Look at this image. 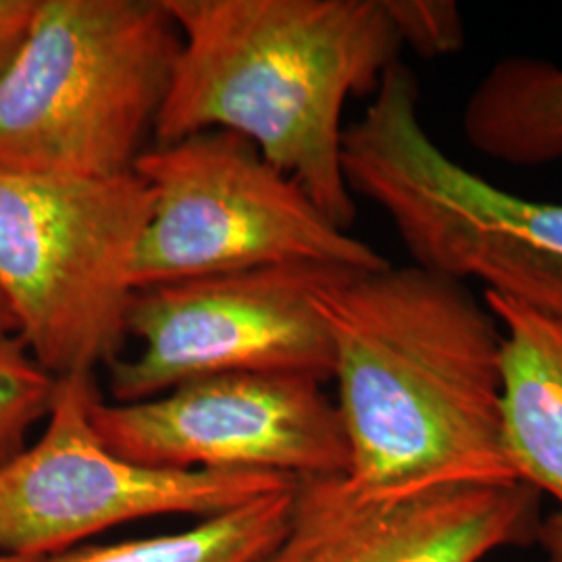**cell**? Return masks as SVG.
Wrapping results in <instances>:
<instances>
[{
	"label": "cell",
	"mask_w": 562,
	"mask_h": 562,
	"mask_svg": "<svg viewBox=\"0 0 562 562\" xmlns=\"http://www.w3.org/2000/svg\"><path fill=\"white\" fill-rule=\"evenodd\" d=\"M538 496L525 482L367 494L346 475L306 477L262 562H482L536 542Z\"/></svg>",
	"instance_id": "obj_10"
},
{
	"label": "cell",
	"mask_w": 562,
	"mask_h": 562,
	"mask_svg": "<svg viewBox=\"0 0 562 562\" xmlns=\"http://www.w3.org/2000/svg\"><path fill=\"white\" fill-rule=\"evenodd\" d=\"M150 206L136 171L109 180L0 171V296L53 378L97 375L123 357Z\"/></svg>",
	"instance_id": "obj_5"
},
{
	"label": "cell",
	"mask_w": 562,
	"mask_h": 562,
	"mask_svg": "<svg viewBox=\"0 0 562 562\" xmlns=\"http://www.w3.org/2000/svg\"><path fill=\"white\" fill-rule=\"evenodd\" d=\"M483 302L503 329L504 442L519 482L562 508V315L494 292Z\"/></svg>",
	"instance_id": "obj_11"
},
{
	"label": "cell",
	"mask_w": 562,
	"mask_h": 562,
	"mask_svg": "<svg viewBox=\"0 0 562 562\" xmlns=\"http://www.w3.org/2000/svg\"><path fill=\"white\" fill-rule=\"evenodd\" d=\"M398 27L402 44L413 46L425 59H438L461 50L464 21L452 0H385Z\"/></svg>",
	"instance_id": "obj_15"
},
{
	"label": "cell",
	"mask_w": 562,
	"mask_h": 562,
	"mask_svg": "<svg viewBox=\"0 0 562 562\" xmlns=\"http://www.w3.org/2000/svg\"><path fill=\"white\" fill-rule=\"evenodd\" d=\"M180 44L162 0H41L0 78V171L134 173Z\"/></svg>",
	"instance_id": "obj_3"
},
{
	"label": "cell",
	"mask_w": 562,
	"mask_h": 562,
	"mask_svg": "<svg viewBox=\"0 0 562 562\" xmlns=\"http://www.w3.org/2000/svg\"><path fill=\"white\" fill-rule=\"evenodd\" d=\"M97 375L57 380L41 440L0 469V557L42 561L123 522L213 517L299 482L262 471H173L125 461L90 419Z\"/></svg>",
	"instance_id": "obj_7"
},
{
	"label": "cell",
	"mask_w": 562,
	"mask_h": 562,
	"mask_svg": "<svg viewBox=\"0 0 562 562\" xmlns=\"http://www.w3.org/2000/svg\"><path fill=\"white\" fill-rule=\"evenodd\" d=\"M134 171L153 196L132 269L134 290L278 265L346 271L390 265L234 132L206 130L155 144Z\"/></svg>",
	"instance_id": "obj_6"
},
{
	"label": "cell",
	"mask_w": 562,
	"mask_h": 562,
	"mask_svg": "<svg viewBox=\"0 0 562 562\" xmlns=\"http://www.w3.org/2000/svg\"><path fill=\"white\" fill-rule=\"evenodd\" d=\"M461 127L469 146L492 161H562L561 65L527 55L496 60L464 102Z\"/></svg>",
	"instance_id": "obj_12"
},
{
	"label": "cell",
	"mask_w": 562,
	"mask_h": 562,
	"mask_svg": "<svg viewBox=\"0 0 562 562\" xmlns=\"http://www.w3.org/2000/svg\"><path fill=\"white\" fill-rule=\"evenodd\" d=\"M41 0H0V78L18 57Z\"/></svg>",
	"instance_id": "obj_16"
},
{
	"label": "cell",
	"mask_w": 562,
	"mask_h": 562,
	"mask_svg": "<svg viewBox=\"0 0 562 562\" xmlns=\"http://www.w3.org/2000/svg\"><path fill=\"white\" fill-rule=\"evenodd\" d=\"M296 483L206 517L180 533L104 546L81 543L34 562H262L285 533Z\"/></svg>",
	"instance_id": "obj_13"
},
{
	"label": "cell",
	"mask_w": 562,
	"mask_h": 562,
	"mask_svg": "<svg viewBox=\"0 0 562 562\" xmlns=\"http://www.w3.org/2000/svg\"><path fill=\"white\" fill-rule=\"evenodd\" d=\"M11 334H18V325L9 304L0 296V336H11Z\"/></svg>",
	"instance_id": "obj_18"
},
{
	"label": "cell",
	"mask_w": 562,
	"mask_h": 562,
	"mask_svg": "<svg viewBox=\"0 0 562 562\" xmlns=\"http://www.w3.org/2000/svg\"><path fill=\"white\" fill-rule=\"evenodd\" d=\"M180 50L157 144L206 130L252 142L341 229L357 201L341 169L344 106L375 94L402 38L385 0H162Z\"/></svg>",
	"instance_id": "obj_2"
},
{
	"label": "cell",
	"mask_w": 562,
	"mask_h": 562,
	"mask_svg": "<svg viewBox=\"0 0 562 562\" xmlns=\"http://www.w3.org/2000/svg\"><path fill=\"white\" fill-rule=\"evenodd\" d=\"M419 99L398 60L344 130L352 196L382 209L415 267L562 315V204L517 196L454 161L425 132Z\"/></svg>",
	"instance_id": "obj_4"
},
{
	"label": "cell",
	"mask_w": 562,
	"mask_h": 562,
	"mask_svg": "<svg viewBox=\"0 0 562 562\" xmlns=\"http://www.w3.org/2000/svg\"><path fill=\"white\" fill-rule=\"evenodd\" d=\"M57 394L53 378L18 334L0 336V469L27 448L36 423L46 422Z\"/></svg>",
	"instance_id": "obj_14"
},
{
	"label": "cell",
	"mask_w": 562,
	"mask_h": 562,
	"mask_svg": "<svg viewBox=\"0 0 562 562\" xmlns=\"http://www.w3.org/2000/svg\"><path fill=\"white\" fill-rule=\"evenodd\" d=\"M536 540L542 543L546 562H562V508L538 525Z\"/></svg>",
	"instance_id": "obj_17"
},
{
	"label": "cell",
	"mask_w": 562,
	"mask_h": 562,
	"mask_svg": "<svg viewBox=\"0 0 562 562\" xmlns=\"http://www.w3.org/2000/svg\"><path fill=\"white\" fill-rule=\"evenodd\" d=\"M0 562H34V561H23V559H11V557H0Z\"/></svg>",
	"instance_id": "obj_19"
},
{
	"label": "cell",
	"mask_w": 562,
	"mask_h": 562,
	"mask_svg": "<svg viewBox=\"0 0 562 562\" xmlns=\"http://www.w3.org/2000/svg\"><path fill=\"white\" fill-rule=\"evenodd\" d=\"M346 269L278 265L136 290L127 336L140 350L109 367L117 404L223 373L334 380V344L313 294Z\"/></svg>",
	"instance_id": "obj_8"
},
{
	"label": "cell",
	"mask_w": 562,
	"mask_h": 562,
	"mask_svg": "<svg viewBox=\"0 0 562 562\" xmlns=\"http://www.w3.org/2000/svg\"><path fill=\"white\" fill-rule=\"evenodd\" d=\"M334 344L350 467L367 494L519 482L504 442L503 329L462 281L341 271L313 294Z\"/></svg>",
	"instance_id": "obj_1"
},
{
	"label": "cell",
	"mask_w": 562,
	"mask_h": 562,
	"mask_svg": "<svg viewBox=\"0 0 562 562\" xmlns=\"http://www.w3.org/2000/svg\"><path fill=\"white\" fill-rule=\"evenodd\" d=\"M102 443L125 461L173 471H262L294 480L346 475L350 450L323 383L223 373L127 404H92Z\"/></svg>",
	"instance_id": "obj_9"
}]
</instances>
